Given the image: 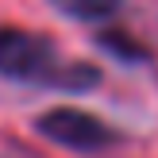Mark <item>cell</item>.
<instances>
[{"instance_id": "cell-3", "label": "cell", "mask_w": 158, "mask_h": 158, "mask_svg": "<svg viewBox=\"0 0 158 158\" xmlns=\"http://www.w3.org/2000/svg\"><path fill=\"white\" fill-rule=\"evenodd\" d=\"M93 46H97L100 54H108L112 62H120V66H151V62H154V50L139 35H131L123 23L97 27V31H93Z\"/></svg>"}, {"instance_id": "cell-2", "label": "cell", "mask_w": 158, "mask_h": 158, "mask_svg": "<svg viewBox=\"0 0 158 158\" xmlns=\"http://www.w3.org/2000/svg\"><path fill=\"white\" fill-rule=\"evenodd\" d=\"M35 135H43L46 143H54L58 151H69V154H108L123 143V131L116 123H108L104 116L97 112H85V108H73V104H54L46 112H39L31 120Z\"/></svg>"}, {"instance_id": "cell-4", "label": "cell", "mask_w": 158, "mask_h": 158, "mask_svg": "<svg viewBox=\"0 0 158 158\" xmlns=\"http://www.w3.org/2000/svg\"><path fill=\"white\" fill-rule=\"evenodd\" d=\"M62 19L81 23V27H108L120 23V12L127 0H46Z\"/></svg>"}, {"instance_id": "cell-1", "label": "cell", "mask_w": 158, "mask_h": 158, "mask_svg": "<svg viewBox=\"0 0 158 158\" xmlns=\"http://www.w3.org/2000/svg\"><path fill=\"white\" fill-rule=\"evenodd\" d=\"M0 81L58 93H93L100 89L104 73L85 58H69L58 39L43 31L0 23Z\"/></svg>"}]
</instances>
